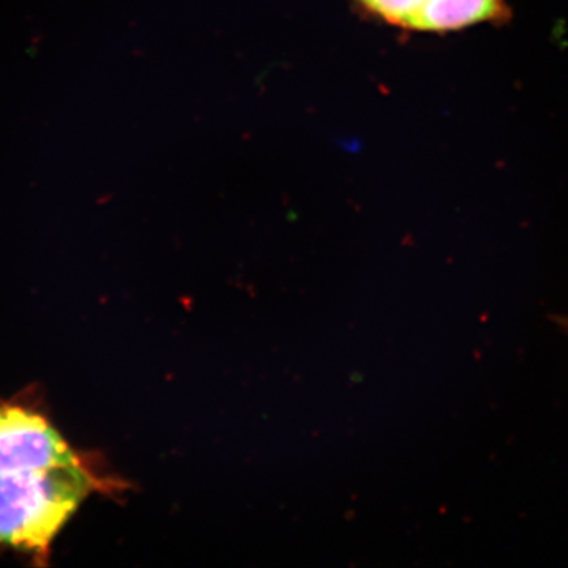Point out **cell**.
<instances>
[{
  "label": "cell",
  "instance_id": "obj_1",
  "mask_svg": "<svg viewBox=\"0 0 568 568\" xmlns=\"http://www.w3.org/2000/svg\"><path fill=\"white\" fill-rule=\"evenodd\" d=\"M103 484L84 459L0 477V547L47 566L55 537Z\"/></svg>",
  "mask_w": 568,
  "mask_h": 568
},
{
  "label": "cell",
  "instance_id": "obj_2",
  "mask_svg": "<svg viewBox=\"0 0 568 568\" xmlns=\"http://www.w3.org/2000/svg\"><path fill=\"white\" fill-rule=\"evenodd\" d=\"M82 459L47 417L13 403H0V477Z\"/></svg>",
  "mask_w": 568,
  "mask_h": 568
},
{
  "label": "cell",
  "instance_id": "obj_3",
  "mask_svg": "<svg viewBox=\"0 0 568 568\" xmlns=\"http://www.w3.org/2000/svg\"><path fill=\"white\" fill-rule=\"evenodd\" d=\"M499 0H425L410 26L426 32H448L491 20Z\"/></svg>",
  "mask_w": 568,
  "mask_h": 568
},
{
  "label": "cell",
  "instance_id": "obj_4",
  "mask_svg": "<svg viewBox=\"0 0 568 568\" xmlns=\"http://www.w3.org/2000/svg\"><path fill=\"white\" fill-rule=\"evenodd\" d=\"M362 3L392 24L410 26L425 0H361Z\"/></svg>",
  "mask_w": 568,
  "mask_h": 568
}]
</instances>
